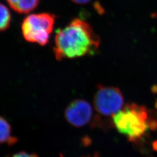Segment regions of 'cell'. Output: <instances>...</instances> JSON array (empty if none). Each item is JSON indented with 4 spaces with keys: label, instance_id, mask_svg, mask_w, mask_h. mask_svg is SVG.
I'll list each match as a JSON object with an SVG mask.
<instances>
[{
    "label": "cell",
    "instance_id": "1",
    "mask_svg": "<svg viewBox=\"0 0 157 157\" xmlns=\"http://www.w3.org/2000/svg\"><path fill=\"white\" fill-rule=\"evenodd\" d=\"M100 45V39L90 25L75 18L56 31L53 51L56 60L60 61L94 55Z\"/></svg>",
    "mask_w": 157,
    "mask_h": 157
},
{
    "label": "cell",
    "instance_id": "2",
    "mask_svg": "<svg viewBox=\"0 0 157 157\" xmlns=\"http://www.w3.org/2000/svg\"><path fill=\"white\" fill-rule=\"evenodd\" d=\"M112 121L118 132L133 143L141 140L150 130L157 129V113L135 103L124 105Z\"/></svg>",
    "mask_w": 157,
    "mask_h": 157
},
{
    "label": "cell",
    "instance_id": "3",
    "mask_svg": "<svg viewBox=\"0 0 157 157\" xmlns=\"http://www.w3.org/2000/svg\"><path fill=\"white\" fill-rule=\"evenodd\" d=\"M56 16L50 13L29 15L22 23V32L25 40L41 46L47 45L54 26Z\"/></svg>",
    "mask_w": 157,
    "mask_h": 157
},
{
    "label": "cell",
    "instance_id": "4",
    "mask_svg": "<svg viewBox=\"0 0 157 157\" xmlns=\"http://www.w3.org/2000/svg\"><path fill=\"white\" fill-rule=\"evenodd\" d=\"M95 111L101 117H113L124 107V97L116 87L98 85L93 98Z\"/></svg>",
    "mask_w": 157,
    "mask_h": 157
},
{
    "label": "cell",
    "instance_id": "5",
    "mask_svg": "<svg viewBox=\"0 0 157 157\" xmlns=\"http://www.w3.org/2000/svg\"><path fill=\"white\" fill-rule=\"evenodd\" d=\"M93 109L88 101L76 99L66 108L64 117L67 122L76 128H82L93 119Z\"/></svg>",
    "mask_w": 157,
    "mask_h": 157
},
{
    "label": "cell",
    "instance_id": "6",
    "mask_svg": "<svg viewBox=\"0 0 157 157\" xmlns=\"http://www.w3.org/2000/svg\"><path fill=\"white\" fill-rule=\"evenodd\" d=\"M17 141V137L12 135V127L9 122L0 116V145L12 146Z\"/></svg>",
    "mask_w": 157,
    "mask_h": 157
},
{
    "label": "cell",
    "instance_id": "7",
    "mask_svg": "<svg viewBox=\"0 0 157 157\" xmlns=\"http://www.w3.org/2000/svg\"><path fill=\"white\" fill-rule=\"evenodd\" d=\"M40 0H19L13 11L19 13H28L39 4Z\"/></svg>",
    "mask_w": 157,
    "mask_h": 157
},
{
    "label": "cell",
    "instance_id": "8",
    "mask_svg": "<svg viewBox=\"0 0 157 157\" xmlns=\"http://www.w3.org/2000/svg\"><path fill=\"white\" fill-rule=\"evenodd\" d=\"M11 13L5 5L0 3V32L8 29L11 25Z\"/></svg>",
    "mask_w": 157,
    "mask_h": 157
},
{
    "label": "cell",
    "instance_id": "9",
    "mask_svg": "<svg viewBox=\"0 0 157 157\" xmlns=\"http://www.w3.org/2000/svg\"><path fill=\"white\" fill-rule=\"evenodd\" d=\"M6 157H39L36 154H32V153H29L27 152L20 151L15 153L12 155H8Z\"/></svg>",
    "mask_w": 157,
    "mask_h": 157
},
{
    "label": "cell",
    "instance_id": "10",
    "mask_svg": "<svg viewBox=\"0 0 157 157\" xmlns=\"http://www.w3.org/2000/svg\"><path fill=\"white\" fill-rule=\"evenodd\" d=\"M6 1H7V2L8 3V4L11 6V8L13 10L15 8L19 1V0H6Z\"/></svg>",
    "mask_w": 157,
    "mask_h": 157
},
{
    "label": "cell",
    "instance_id": "11",
    "mask_svg": "<svg viewBox=\"0 0 157 157\" xmlns=\"http://www.w3.org/2000/svg\"><path fill=\"white\" fill-rule=\"evenodd\" d=\"M74 3L78 4H86L89 2H90L91 0H71Z\"/></svg>",
    "mask_w": 157,
    "mask_h": 157
},
{
    "label": "cell",
    "instance_id": "12",
    "mask_svg": "<svg viewBox=\"0 0 157 157\" xmlns=\"http://www.w3.org/2000/svg\"><path fill=\"white\" fill-rule=\"evenodd\" d=\"M100 157V155L98 154H97V153H94V154H93V155H87V156H85V157Z\"/></svg>",
    "mask_w": 157,
    "mask_h": 157
},
{
    "label": "cell",
    "instance_id": "13",
    "mask_svg": "<svg viewBox=\"0 0 157 157\" xmlns=\"http://www.w3.org/2000/svg\"><path fill=\"white\" fill-rule=\"evenodd\" d=\"M155 108H156V109H157V101H156V103H155Z\"/></svg>",
    "mask_w": 157,
    "mask_h": 157
}]
</instances>
